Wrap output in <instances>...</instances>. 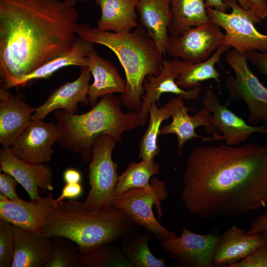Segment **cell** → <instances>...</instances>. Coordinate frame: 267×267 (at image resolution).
Masks as SVG:
<instances>
[{"instance_id":"obj_1","label":"cell","mask_w":267,"mask_h":267,"mask_svg":"<svg viewBox=\"0 0 267 267\" xmlns=\"http://www.w3.org/2000/svg\"><path fill=\"white\" fill-rule=\"evenodd\" d=\"M181 199L204 219L233 218L267 204V146H197L189 155Z\"/></svg>"},{"instance_id":"obj_2","label":"cell","mask_w":267,"mask_h":267,"mask_svg":"<svg viewBox=\"0 0 267 267\" xmlns=\"http://www.w3.org/2000/svg\"><path fill=\"white\" fill-rule=\"evenodd\" d=\"M79 18L64 0H0L2 87L71 50Z\"/></svg>"},{"instance_id":"obj_3","label":"cell","mask_w":267,"mask_h":267,"mask_svg":"<svg viewBox=\"0 0 267 267\" xmlns=\"http://www.w3.org/2000/svg\"><path fill=\"white\" fill-rule=\"evenodd\" d=\"M142 227L114 206L94 210L84 208L82 202H58L48 216L41 233L51 238L62 236L76 242L80 253L105 243H114L141 231Z\"/></svg>"},{"instance_id":"obj_4","label":"cell","mask_w":267,"mask_h":267,"mask_svg":"<svg viewBox=\"0 0 267 267\" xmlns=\"http://www.w3.org/2000/svg\"><path fill=\"white\" fill-rule=\"evenodd\" d=\"M78 36L106 46L115 54L126 75L127 91L120 96L122 104L130 111L139 112L146 77L160 74L164 55L144 27L139 24L132 32L118 34L83 23L80 24Z\"/></svg>"},{"instance_id":"obj_5","label":"cell","mask_w":267,"mask_h":267,"mask_svg":"<svg viewBox=\"0 0 267 267\" xmlns=\"http://www.w3.org/2000/svg\"><path fill=\"white\" fill-rule=\"evenodd\" d=\"M121 99L114 94L102 96L89 111L80 115L63 109L53 111L60 132L58 142L79 154L85 163H89L91 148L95 139L103 134L113 136L121 142L124 132L140 126L139 112H123Z\"/></svg>"},{"instance_id":"obj_6","label":"cell","mask_w":267,"mask_h":267,"mask_svg":"<svg viewBox=\"0 0 267 267\" xmlns=\"http://www.w3.org/2000/svg\"><path fill=\"white\" fill-rule=\"evenodd\" d=\"M117 140L112 135L103 134L94 141L88 171L90 189L84 202V208L94 210L112 205L118 175L117 163L112 158Z\"/></svg>"},{"instance_id":"obj_7","label":"cell","mask_w":267,"mask_h":267,"mask_svg":"<svg viewBox=\"0 0 267 267\" xmlns=\"http://www.w3.org/2000/svg\"><path fill=\"white\" fill-rule=\"evenodd\" d=\"M225 59L235 74L225 79L229 96L245 102L251 124L262 122L267 126V88L251 71L244 53L232 49L227 52Z\"/></svg>"},{"instance_id":"obj_8","label":"cell","mask_w":267,"mask_h":267,"mask_svg":"<svg viewBox=\"0 0 267 267\" xmlns=\"http://www.w3.org/2000/svg\"><path fill=\"white\" fill-rule=\"evenodd\" d=\"M232 11L223 12L206 6L212 22L225 31L223 44L241 53L267 52V35L259 32L255 24L261 21L250 9H244L236 0H223Z\"/></svg>"},{"instance_id":"obj_9","label":"cell","mask_w":267,"mask_h":267,"mask_svg":"<svg viewBox=\"0 0 267 267\" xmlns=\"http://www.w3.org/2000/svg\"><path fill=\"white\" fill-rule=\"evenodd\" d=\"M150 182L155 191L150 192L140 188L130 189L115 197L112 205L122 210L135 222L152 233L157 239L162 241L178 237L176 232L164 227L158 221L153 212L154 205L158 219L161 218L163 212L161 202L168 193L164 181L152 177Z\"/></svg>"},{"instance_id":"obj_10","label":"cell","mask_w":267,"mask_h":267,"mask_svg":"<svg viewBox=\"0 0 267 267\" xmlns=\"http://www.w3.org/2000/svg\"><path fill=\"white\" fill-rule=\"evenodd\" d=\"M220 28L209 22L191 28L181 35H170L166 52L191 64L204 61L223 44L224 34Z\"/></svg>"},{"instance_id":"obj_11","label":"cell","mask_w":267,"mask_h":267,"mask_svg":"<svg viewBox=\"0 0 267 267\" xmlns=\"http://www.w3.org/2000/svg\"><path fill=\"white\" fill-rule=\"evenodd\" d=\"M202 103L212 115L211 125L213 136L203 137L204 141L223 140L225 144L236 146L244 142L255 133L267 134V126L262 125L253 126L248 125L243 119L222 105L220 99L211 89L206 90Z\"/></svg>"},{"instance_id":"obj_12","label":"cell","mask_w":267,"mask_h":267,"mask_svg":"<svg viewBox=\"0 0 267 267\" xmlns=\"http://www.w3.org/2000/svg\"><path fill=\"white\" fill-rule=\"evenodd\" d=\"M220 237L214 233L199 234L184 227L180 236L162 240L160 246L180 267H214L213 256Z\"/></svg>"},{"instance_id":"obj_13","label":"cell","mask_w":267,"mask_h":267,"mask_svg":"<svg viewBox=\"0 0 267 267\" xmlns=\"http://www.w3.org/2000/svg\"><path fill=\"white\" fill-rule=\"evenodd\" d=\"M190 64L178 58L163 59L160 74L146 77L143 83L145 95L142 97V105L139 112L140 126H144L147 122L151 104L154 102L159 103L160 96L164 93H174L186 100H195L199 97L201 87L185 90L180 88L175 80Z\"/></svg>"},{"instance_id":"obj_14","label":"cell","mask_w":267,"mask_h":267,"mask_svg":"<svg viewBox=\"0 0 267 267\" xmlns=\"http://www.w3.org/2000/svg\"><path fill=\"white\" fill-rule=\"evenodd\" d=\"M59 137L56 124L43 119H31L9 148L14 155L27 162L47 164L54 153L52 146Z\"/></svg>"},{"instance_id":"obj_15","label":"cell","mask_w":267,"mask_h":267,"mask_svg":"<svg viewBox=\"0 0 267 267\" xmlns=\"http://www.w3.org/2000/svg\"><path fill=\"white\" fill-rule=\"evenodd\" d=\"M0 170L13 177L27 192L31 200L42 196L44 192L51 191L53 187V171L45 163H33L15 155L9 148L0 150Z\"/></svg>"},{"instance_id":"obj_16","label":"cell","mask_w":267,"mask_h":267,"mask_svg":"<svg viewBox=\"0 0 267 267\" xmlns=\"http://www.w3.org/2000/svg\"><path fill=\"white\" fill-rule=\"evenodd\" d=\"M57 206L52 191L39 199L22 203L11 201L0 193V219L33 232L41 233L47 218Z\"/></svg>"},{"instance_id":"obj_17","label":"cell","mask_w":267,"mask_h":267,"mask_svg":"<svg viewBox=\"0 0 267 267\" xmlns=\"http://www.w3.org/2000/svg\"><path fill=\"white\" fill-rule=\"evenodd\" d=\"M79 76L72 82H67L53 91L44 102L35 108L32 119H44L52 111L63 109L75 114L79 103H89L88 91L91 74L88 66L80 67Z\"/></svg>"},{"instance_id":"obj_18","label":"cell","mask_w":267,"mask_h":267,"mask_svg":"<svg viewBox=\"0 0 267 267\" xmlns=\"http://www.w3.org/2000/svg\"><path fill=\"white\" fill-rule=\"evenodd\" d=\"M183 100L182 97L177 96L168 101L172 108L173 120L170 124L163 126L160 131V134H174L177 135L179 155L181 154L182 147L187 141L194 138H203V136L198 135L195 132L196 128L204 126L206 129L205 133H214L210 111L204 107L193 116H191L188 114V112L194 111L196 108L187 107Z\"/></svg>"},{"instance_id":"obj_19","label":"cell","mask_w":267,"mask_h":267,"mask_svg":"<svg viewBox=\"0 0 267 267\" xmlns=\"http://www.w3.org/2000/svg\"><path fill=\"white\" fill-rule=\"evenodd\" d=\"M35 108L21 94L0 89V143L3 148L11 145L30 123Z\"/></svg>"},{"instance_id":"obj_20","label":"cell","mask_w":267,"mask_h":267,"mask_svg":"<svg viewBox=\"0 0 267 267\" xmlns=\"http://www.w3.org/2000/svg\"><path fill=\"white\" fill-rule=\"evenodd\" d=\"M265 243L261 233L248 235L243 229L232 225L220 237L213 256V264L215 267H230Z\"/></svg>"},{"instance_id":"obj_21","label":"cell","mask_w":267,"mask_h":267,"mask_svg":"<svg viewBox=\"0 0 267 267\" xmlns=\"http://www.w3.org/2000/svg\"><path fill=\"white\" fill-rule=\"evenodd\" d=\"M14 254L11 267H44L52 256V238L12 225Z\"/></svg>"},{"instance_id":"obj_22","label":"cell","mask_w":267,"mask_h":267,"mask_svg":"<svg viewBox=\"0 0 267 267\" xmlns=\"http://www.w3.org/2000/svg\"><path fill=\"white\" fill-rule=\"evenodd\" d=\"M87 66L93 78L88 91L89 103L94 106L100 96L114 93L124 94L127 83L117 68L109 60L100 57L92 48L87 56Z\"/></svg>"},{"instance_id":"obj_23","label":"cell","mask_w":267,"mask_h":267,"mask_svg":"<svg viewBox=\"0 0 267 267\" xmlns=\"http://www.w3.org/2000/svg\"><path fill=\"white\" fill-rule=\"evenodd\" d=\"M136 11L139 24L166 55L172 18L169 0H138Z\"/></svg>"},{"instance_id":"obj_24","label":"cell","mask_w":267,"mask_h":267,"mask_svg":"<svg viewBox=\"0 0 267 267\" xmlns=\"http://www.w3.org/2000/svg\"><path fill=\"white\" fill-rule=\"evenodd\" d=\"M94 48V43L78 39L71 50L45 63L32 73L14 79L2 88L25 86L37 80L47 79L57 71L69 66H87L88 54Z\"/></svg>"},{"instance_id":"obj_25","label":"cell","mask_w":267,"mask_h":267,"mask_svg":"<svg viewBox=\"0 0 267 267\" xmlns=\"http://www.w3.org/2000/svg\"><path fill=\"white\" fill-rule=\"evenodd\" d=\"M101 13L97 28L118 34L128 33L138 22L136 6L138 0H95Z\"/></svg>"},{"instance_id":"obj_26","label":"cell","mask_w":267,"mask_h":267,"mask_svg":"<svg viewBox=\"0 0 267 267\" xmlns=\"http://www.w3.org/2000/svg\"><path fill=\"white\" fill-rule=\"evenodd\" d=\"M172 14L168 32L181 35L191 28L212 22L205 0H169Z\"/></svg>"},{"instance_id":"obj_27","label":"cell","mask_w":267,"mask_h":267,"mask_svg":"<svg viewBox=\"0 0 267 267\" xmlns=\"http://www.w3.org/2000/svg\"><path fill=\"white\" fill-rule=\"evenodd\" d=\"M154 236L146 230L127 235L122 239L121 250L133 267H166L165 258L154 256L149 242Z\"/></svg>"},{"instance_id":"obj_28","label":"cell","mask_w":267,"mask_h":267,"mask_svg":"<svg viewBox=\"0 0 267 267\" xmlns=\"http://www.w3.org/2000/svg\"><path fill=\"white\" fill-rule=\"evenodd\" d=\"M230 47L222 44L208 59L204 61L190 64L179 75L176 83L181 89H191L201 87V82L213 79L216 81L220 89V74L215 68L216 63L221 64L222 55Z\"/></svg>"},{"instance_id":"obj_29","label":"cell","mask_w":267,"mask_h":267,"mask_svg":"<svg viewBox=\"0 0 267 267\" xmlns=\"http://www.w3.org/2000/svg\"><path fill=\"white\" fill-rule=\"evenodd\" d=\"M160 166L155 160L151 162L141 160L139 163L131 161L126 170L118 176L114 190V198L126 191L134 188H140L147 191H155L151 178L159 172Z\"/></svg>"},{"instance_id":"obj_30","label":"cell","mask_w":267,"mask_h":267,"mask_svg":"<svg viewBox=\"0 0 267 267\" xmlns=\"http://www.w3.org/2000/svg\"><path fill=\"white\" fill-rule=\"evenodd\" d=\"M148 114L149 121L139 143L138 157L142 160L151 162L155 160V157L160 152L157 143L158 136L163 122L171 117L172 108L169 102L160 108L154 102L151 104Z\"/></svg>"},{"instance_id":"obj_31","label":"cell","mask_w":267,"mask_h":267,"mask_svg":"<svg viewBox=\"0 0 267 267\" xmlns=\"http://www.w3.org/2000/svg\"><path fill=\"white\" fill-rule=\"evenodd\" d=\"M80 253L81 264L86 267H133L114 243L103 244Z\"/></svg>"},{"instance_id":"obj_32","label":"cell","mask_w":267,"mask_h":267,"mask_svg":"<svg viewBox=\"0 0 267 267\" xmlns=\"http://www.w3.org/2000/svg\"><path fill=\"white\" fill-rule=\"evenodd\" d=\"M52 238V256L44 267H81L80 253L78 244L67 238Z\"/></svg>"},{"instance_id":"obj_33","label":"cell","mask_w":267,"mask_h":267,"mask_svg":"<svg viewBox=\"0 0 267 267\" xmlns=\"http://www.w3.org/2000/svg\"><path fill=\"white\" fill-rule=\"evenodd\" d=\"M14 254L12 224L0 219V267H11Z\"/></svg>"},{"instance_id":"obj_34","label":"cell","mask_w":267,"mask_h":267,"mask_svg":"<svg viewBox=\"0 0 267 267\" xmlns=\"http://www.w3.org/2000/svg\"><path fill=\"white\" fill-rule=\"evenodd\" d=\"M230 267H267V243Z\"/></svg>"},{"instance_id":"obj_35","label":"cell","mask_w":267,"mask_h":267,"mask_svg":"<svg viewBox=\"0 0 267 267\" xmlns=\"http://www.w3.org/2000/svg\"><path fill=\"white\" fill-rule=\"evenodd\" d=\"M18 182L11 175L7 173L0 174V191L9 200L17 203H22L24 200L21 199L16 192Z\"/></svg>"},{"instance_id":"obj_36","label":"cell","mask_w":267,"mask_h":267,"mask_svg":"<svg viewBox=\"0 0 267 267\" xmlns=\"http://www.w3.org/2000/svg\"><path fill=\"white\" fill-rule=\"evenodd\" d=\"M248 62L267 77V52L253 51L244 53Z\"/></svg>"},{"instance_id":"obj_37","label":"cell","mask_w":267,"mask_h":267,"mask_svg":"<svg viewBox=\"0 0 267 267\" xmlns=\"http://www.w3.org/2000/svg\"><path fill=\"white\" fill-rule=\"evenodd\" d=\"M82 192L83 187L80 182L66 183L60 195L56 200L59 202L65 198L75 199L80 197Z\"/></svg>"},{"instance_id":"obj_38","label":"cell","mask_w":267,"mask_h":267,"mask_svg":"<svg viewBox=\"0 0 267 267\" xmlns=\"http://www.w3.org/2000/svg\"><path fill=\"white\" fill-rule=\"evenodd\" d=\"M250 10L261 20L267 17L266 0H246Z\"/></svg>"},{"instance_id":"obj_39","label":"cell","mask_w":267,"mask_h":267,"mask_svg":"<svg viewBox=\"0 0 267 267\" xmlns=\"http://www.w3.org/2000/svg\"><path fill=\"white\" fill-rule=\"evenodd\" d=\"M239 5L244 9H250L246 0H236ZM206 6L214 8L218 11L226 12L229 7L223 2V0H205Z\"/></svg>"},{"instance_id":"obj_40","label":"cell","mask_w":267,"mask_h":267,"mask_svg":"<svg viewBox=\"0 0 267 267\" xmlns=\"http://www.w3.org/2000/svg\"><path fill=\"white\" fill-rule=\"evenodd\" d=\"M267 230V213L261 215L252 224L251 228L246 233L253 235L261 233Z\"/></svg>"},{"instance_id":"obj_41","label":"cell","mask_w":267,"mask_h":267,"mask_svg":"<svg viewBox=\"0 0 267 267\" xmlns=\"http://www.w3.org/2000/svg\"><path fill=\"white\" fill-rule=\"evenodd\" d=\"M63 179L66 183L80 182L82 179V175L78 170L69 168L65 171L63 174Z\"/></svg>"},{"instance_id":"obj_42","label":"cell","mask_w":267,"mask_h":267,"mask_svg":"<svg viewBox=\"0 0 267 267\" xmlns=\"http://www.w3.org/2000/svg\"><path fill=\"white\" fill-rule=\"evenodd\" d=\"M263 236L265 241L267 243V230L261 233Z\"/></svg>"},{"instance_id":"obj_43","label":"cell","mask_w":267,"mask_h":267,"mask_svg":"<svg viewBox=\"0 0 267 267\" xmlns=\"http://www.w3.org/2000/svg\"><path fill=\"white\" fill-rule=\"evenodd\" d=\"M64 0L68 2L69 3H71V4L73 5H75V4L77 1V0Z\"/></svg>"},{"instance_id":"obj_44","label":"cell","mask_w":267,"mask_h":267,"mask_svg":"<svg viewBox=\"0 0 267 267\" xmlns=\"http://www.w3.org/2000/svg\"><path fill=\"white\" fill-rule=\"evenodd\" d=\"M83 2H86L87 1H88L89 0H81Z\"/></svg>"}]
</instances>
